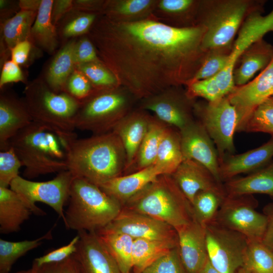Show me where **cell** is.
<instances>
[{
  "label": "cell",
  "mask_w": 273,
  "mask_h": 273,
  "mask_svg": "<svg viewBox=\"0 0 273 273\" xmlns=\"http://www.w3.org/2000/svg\"><path fill=\"white\" fill-rule=\"evenodd\" d=\"M205 29L167 25L153 16L119 22L99 15L88 37L120 86L142 100L193 78L206 52Z\"/></svg>",
  "instance_id": "6da1fadb"
},
{
  "label": "cell",
  "mask_w": 273,
  "mask_h": 273,
  "mask_svg": "<svg viewBox=\"0 0 273 273\" xmlns=\"http://www.w3.org/2000/svg\"><path fill=\"white\" fill-rule=\"evenodd\" d=\"M68 170L100 187L123 175L126 163L125 149L113 131L83 139L69 135L65 144Z\"/></svg>",
  "instance_id": "7a4b0ae2"
},
{
  "label": "cell",
  "mask_w": 273,
  "mask_h": 273,
  "mask_svg": "<svg viewBox=\"0 0 273 273\" xmlns=\"http://www.w3.org/2000/svg\"><path fill=\"white\" fill-rule=\"evenodd\" d=\"M67 132L32 121L9 142L24 167L25 178L68 170L65 142Z\"/></svg>",
  "instance_id": "3957f363"
},
{
  "label": "cell",
  "mask_w": 273,
  "mask_h": 273,
  "mask_svg": "<svg viewBox=\"0 0 273 273\" xmlns=\"http://www.w3.org/2000/svg\"><path fill=\"white\" fill-rule=\"evenodd\" d=\"M68 201L63 222L67 229L77 232H97L104 228L123 208L99 186L80 177L74 178Z\"/></svg>",
  "instance_id": "277c9868"
},
{
  "label": "cell",
  "mask_w": 273,
  "mask_h": 273,
  "mask_svg": "<svg viewBox=\"0 0 273 273\" xmlns=\"http://www.w3.org/2000/svg\"><path fill=\"white\" fill-rule=\"evenodd\" d=\"M123 208L150 216L175 229L194 220L191 203L168 174L159 175L130 199Z\"/></svg>",
  "instance_id": "5b68a950"
},
{
  "label": "cell",
  "mask_w": 273,
  "mask_h": 273,
  "mask_svg": "<svg viewBox=\"0 0 273 273\" xmlns=\"http://www.w3.org/2000/svg\"><path fill=\"white\" fill-rule=\"evenodd\" d=\"M252 4L246 0L200 1L197 24L205 29L202 40L203 51L231 49L244 18L258 6Z\"/></svg>",
  "instance_id": "8992f818"
},
{
  "label": "cell",
  "mask_w": 273,
  "mask_h": 273,
  "mask_svg": "<svg viewBox=\"0 0 273 273\" xmlns=\"http://www.w3.org/2000/svg\"><path fill=\"white\" fill-rule=\"evenodd\" d=\"M136 99L125 88L95 90L80 101L75 118L76 129L93 134L112 131L118 123L133 109Z\"/></svg>",
  "instance_id": "52a82bcc"
},
{
  "label": "cell",
  "mask_w": 273,
  "mask_h": 273,
  "mask_svg": "<svg viewBox=\"0 0 273 273\" xmlns=\"http://www.w3.org/2000/svg\"><path fill=\"white\" fill-rule=\"evenodd\" d=\"M24 101L33 122L57 132H73L80 102L68 94L56 93L44 80L36 79L24 90Z\"/></svg>",
  "instance_id": "ba28073f"
},
{
  "label": "cell",
  "mask_w": 273,
  "mask_h": 273,
  "mask_svg": "<svg viewBox=\"0 0 273 273\" xmlns=\"http://www.w3.org/2000/svg\"><path fill=\"white\" fill-rule=\"evenodd\" d=\"M75 177L68 170L58 173L53 179L34 181L20 176L11 182L10 189L18 194L32 213L43 216L47 213L38 207L36 202H42L52 207L64 221V207L68 201L70 188Z\"/></svg>",
  "instance_id": "9c48e42d"
},
{
  "label": "cell",
  "mask_w": 273,
  "mask_h": 273,
  "mask_svg": "<svg viewBox=\"0 0 273 273\" xmlns=\"http://www.w3.org/2000/svg\"><path fill=\"white\" fill-rule=\"evenodd\" d=\"M194 112L215 145L219 163L225 156L234 154L238 117L228 97L206 104L195 103Z\"/></svg>",
  "instance_id": "30bf717a"
},
{
  "label": "cell",
  "mask_w": 273,
  "mask_h": 273,
  "mask_svg": "<svg viewBox=\"0 0 273 273\" xmlns=\"http://www.w3.org/2000/svg\"><path fill=\"white\" fill-rule=\"evenodd\" d=\"M257 205L253 195H226L213 222L243 235L249 240H261L267 218L255 210Z\"/></svg>",
  "instance_id": "8fae6325"
},
{
  "label": "cell",
  "mask_w": 273,
  "mask_h": 273,
  "mask_svg": "<svg viewBox=\"0 0 273 273\" xmlns=\"http://www.w3.org/2000/svg\"><path fill=\"white\" fill-rule=\"evenodd\" d=\"M262 4L253 9L247 16L232 47L228 63L225 68L215 76L224 96L229 95L235 88L233 73L242 53L251 45L263 38L267 33L273 32V8L263 15Z\"/></svg>",
  "instance_id": "7c38bea8"
},
{
  "label": "cell",
  "mask_w": 273,
  "mask_h": 273,
  "mask_svg": "<svg viewBox=\"0 0 273 273\" xmlns=\"http://www.w3.org/2000/svg\"><path fill=\"white\" fill-rule=\"evenodd\" d=\"M208 260L220 273H237L243 266L249 240L214 222L205 228Z\"/></svg>",
  "instance_id": "4fadbf2b"
},
{
  "label": "cell",
  "mask_w": 273,
  "mask_h": 273,
  "mask_svg": "<svg viewBox=\"0 0 273 273\" xmlns=\"http://www.w3.org/2000/svg\"><path fill=\"white\" fill-rule=\"evenodd\" d=\"M180 87H171L142 100L139 108L153 112L164 123L180 130L195 120L194 99Z\"/></svg>",
  "instance_id": "5bb4252c"
},
{
  "label": "cell",
  "mask_w": 273,
  "mask_h": 273,
  "mask_svg": "<svg viewBox=\"0 0 273 273\" xmlns=\"http://www.w3.org/2000/svg\"><path fill=\"white\" fill-rule=\"evenodd\" d=\"M103 229L127 235L134 239L177 241L176 231L169 224L123 208L117 217Z\"/></svg>",
  "instance_id": "9a60e30c"
},
{
  "label": "cell",
  "mask_w": 273,
  "mask_h": 273,
  "mask_svg": "<svg viewBox=\"0 0 273 273\" xmlns=\"http://www.w3.org/2000/svg\"><path fill=\"white\" fill-rule=\"evenodd\" d=\"M273 95V57L254 79L247 84L235 87L228 96L238 114L236 132L241 128L254 110Z\"/></svg>",
  "instance_id": "2e32d148"
},
{
  "label": "cell",
  "mask_w": 273,
  "mask_h": 273,
  "mask_svg": "<svg viewBox=\"0 0 273 273\" xmlns=\"http://www.w3.org/2000/svg\"><path fill=\"white\" fill-rule=\"evenodd\" d=\"M179 131L184 160H193L201 163L222 182L216 148L200 122L195 120Z\"/></svg>",
  "instance_id": "e0dca14e"
},
{
  "label": "cell",
  "mask_w": 273,
  "mask_h": 273,
  "mask_svg": "<svg viewBox=\"0 0 273 273\" xmlns=\"http://www.w3.org/2000/svg\"><path fill=\"white\" fill-rule=\"evenodd\" d=\"M73 254L80 273H122L117 262L96 232L79 231Z\"/></svg>",
  "instance_id": "ac0fdd59"
},
{
  "label": "cell",
  "mask_w": 273,
  "mask_h": 273,
  "mask_svg": "<svg viewBox=\"0 0 273 273\" xmlns=\"http://www.w3.org/2000/svg\"><path fill=\"white\" fill-rule=\"evenodd\" d=\"M175 230L184 267L187 273H199L208 260L205 228L194 219Z\"/></svg>",
  "instance_id": "d6986e66"
},
{
  "label": "cell",
  "mask_w": 273,
  "mask_h": 273,
  "mask_svg": "<svg viewBox=\"0 0 273 273\" xmlns=\"http://www.w3.org/2000/svg\"><path fill=\"white\" fill-rule=\"evenodd\" d=\"M152 116L139 107L133 109L113 130L121 140L125 151L126 163L123 175L129 173L133 167Z\"/></svg>",
  "instance_id": "ffe728a7"
},
{
  "label": "cell",
  "mask_w": 273,
  "mask_h": 273,
  "mask_svg": "<svg viewBox=\"0 0 273 273\" xmlns=\"http://www.w3.org/2000/svg\"><path fill=\"white\" fill-rule=\"evenodd\" d=\"M171 176L191 204L195 195L202 191L226 193L223 183L203 165L193 160H183Z\"/></svg>",
  "instance_id": "44dd1931"
},
{
  "label": "cell",
  "mask_w": 273,
  "mask_h": 273,
  "mask_svg": "<svg viewBox=\"0 0 273 273\" xmlns=\"http://www.w3.org/2000/svg\"><path fill=\"white\" fill-rule=\"evenodd\" d=\"M273 157V136L261 146L239 154L225 156L219 163V173L224 183L244 173L253 172L269 164Z\"/></svg>",
  "instance_id": "7402d4cb"
},
{
  "label": "cell",
  "mask_w": 273,
  "mask_h": 273,
  "mask_svg": "<svg viewBox=\"0 0 273 273\" xmlns=\"http://www.w3.org/2000/svg\"><path fill=\"white\" fill-rule=\"evenodd\" d=\"M23 100L3 93L0 96V149L9 148V142L32 122Z\"/></svg>",
  "instance_id": "603a6c76"
},
{
  "label": "cell",
  "mask_w": 273,
  "mask_h": 273,
  "mask_svg": "<svg viewBox=\"0 0 273 273\" xmlns=\"http://www.w3.org/2000/svg\"><path fill=\"white\" fill-rule=\"evenodd\" d=\"M162 175L152 165L140 170L113 178L99 187L123 206L147 185Z\"/></svg>",
  "instance_id": "cb8c5ba5"
},
{
  "label": "cell",
  "mask_w": 273,
  "mask_h": 273,
  "mask_svg": "<svg viewBox=\"0 0 273 273\" xmlns=\"http://www.w3.org/2000/svg\"><path fill=\"white\" fill-rule=\"evenodd\" d=\"M272 57L273 45L263 38L251 45L242 53L238 61H240L239 65L234 69L235 86L248 83L257 72L262 71L269 64Z\"/></svg>",
  "instance_id": "d4e9b609"
},
{
  "label": "cell",
  "mask_w": 273,
  "mask_h": 273,
  "mask_svg": "<svg viewBox=\"0 0 273 273\" xmlns=\"http://www.w3.org/2000/svg\"><path fill=\"white\" fill-rule=\"evenodd\" d=\"M37 12L20 10L12 17L1 22V63L10 57L12 49L18 43L30 39V31Z\"/></svg>",
  "instance_id": "484cf974"
},
{
  "label": "cell",
  "mask_w": 273,
  "mask_h": 273,
  "mask_svg": "<svg viewBox=\"0 0 273 273\" xmlns=\"http://www.w3.org/2000/svg\"><path fill=\"white\" fill-rule=\"evenodd\" d=\"M32 211L16 192L0 187V233L8 234L19 231L29 219Z\"/></svg>",
  "instance_id": "4316f807"
},
{
  "label": "cell",
  "mask_w": 273,
  "mask_h": 273,
  "mask_svg": "<svg viewBox=\"0 0 273 273\" xmlns=\"http://www.w3.org/2000/svg\"><path fill=\"white\" fill-rule=\"evenodd\" d=\"M223 186L228 195L262 194L268 195L273 200V161L246 176L225 181Z\"/></svg>",
  "instance_id": "83f0119b"
},
{
  "label": "cell",
  "mask_w": 273,
  "mask_h": 273,
  "mask_svg": "<svg viewBox=\"0 0 273 273\" xmlns=\"http://www.w3.org/2000/svg\"><path fill=\"white\" fill-rule=\"evenodd\" d=\"M200 2L195 0H158L153 16L165 24L177 27L197 24Z\"/></svg>",
  "instance_id": "f1b7e54d"
},
{
  "label": "cell",
  "mask_w": 273,
  "mask_h": 273,
  "mask_svg": "<svg viewBox=\"0 0 273 273\" xmlns=\"http://www.w3.org/2000/svg\"><path fill=\"white\" fill-rule=\"evenodd\" d=\"M158 0H105L101 15L119 22L138 21L150 18Z\"/></svg>",
  "instance_id": "f546056e"
},
{
  "label": "cell",
  "mask_w": 273,
  "mask_h": 273,
  "mask_svg": "<svg viewBox=\"0 0 273 273\" xmlns=\"http://www.w3.org/2000/svg\"><path fill=\"white\" fill-rule=\"evenodd\" d=\"M53 2V0H41L30 35L33 44L50 54L54 53L59 43L57 28L51 18Z\"/></svg>",
  "instance_id": "4dcf8cb0"
},
{
  "label": "cell",
  "mask_w": 273,
  "mask_h": 273,
  "mask_svg": "<svg viewBox=\"0 0 273 273\" xmlns=\"http://www.w3.org/2000/svg\"><path fill=\"white\" fill-rule=\"evenodd\" d=\"M76 41V39H71L65 42L48 69L44 80L56 93L64 92L66 82L75 69L74 50Z\"/></svg>",
  "instance_id": "1f68e13d"
},
{
  "label": "cell",
  "mask_w": 273,
  "mask_h": 273,
  "mask_svg": "<svg viewBox=\"0 0 273 273\" xmlns=\"http://www.w3.org/2000/svg\"><path fill=\"white\" fill-rule=\"evenodd\" d=\"M179 131L167 125L154 163L161 174H172L183 161Z\"/></svg>",
  "instance_id": "d6a6232c"
},
{
  "label": "cell",
  "mask_w": 273,
  "mask_h": 273,
  "mask_svg": "<svg viewBox=\"0 0 273 273\" xmlns=\"http://www.w3.org/2000/svg\"><path fill=\"white\" fill-rule=\"evenodd\" d=\"M177 241L134 239L132 247V271L140 273L156 260L177 247Z\"/></svg>",
  "instance_id": "836d02e7"
},
{
  "label": "cell",
  "mask_w": 273,
  "mask_h": 273,
  "mask_svg": "<svg viewBox=\"0 0 273 273\" xmlns=\"http://www.w3.org/2000/svg\"><path fill=\"white\" fill-rule=\"evenodd\" d=\"M97 233L117 262L122 273H131L134 239L121 233L102 229Z\"/></svg>",
  "instance_id": "e575fe53"
},
{
  "label": "cell",
  "mask_w": 273,
  "mask_h": 273,
  "mask_svg": "<svg viewBox=\"0 0 273 273\" xmlns=\"http://www.w3.org/2000/svg\"><path fill=\"white\" fill-rule=\"evenodd\" d=\"M167 126L155 116H152L147 133L129 173L154 164L161 140Z\"/></svg>",
  "instance_id": "d590c367"
},
{
  "label": "cell",
  "mask_w": 273,
  "mask_h": 273,
  "mask_svg": "<svg viewBox=\"0 0 273 273\" xmlns=\"http://www.w3.org/2000/svg\"><path fill=\"white\" fill-rule=\"evenodd\" d=\"M51 229L43 236L32 240L12 242L0 239V273H10L13 265L21 257L39 247L45 240L52 239Z\"/></svg>",
  "instance_id": "8d00e7d4"
},
{
  "label": "cell",
  "mask_w": 273,
  "mask_h": 273,
  "mask_svg": "<svg viewBox=\"0 0 273 273\" xmlns=\"http://www.w3.org/2000/svg\"><path fill=\"white\" fill-rule=\"evenodd\" d=\"M226 195L212 190L198 192L191 204L194 219L205 228L213 222Z\"/></svg>",
  "instance_id": "74e56055"
},
{
  "label": "cell",
  "mask_w": 273,
  "mask_h": 273,
  "mask_svg": "<svg viewBox=\"0 0 273 273\" xmlns=\"http://www.w3.org/2000/svg\"><path fill=\"white\" fill-rule=\"evenodd\" d=\"M99 15L72 10L57 27L59 37L71 39L87 34Z\"/></svg>",
  "instance_id": "f35d334b"
},
{
  "label": "cell",
  "mask_w": 273,
  "mask_h": 273,
  "mask_svg": "<svg viewBox=\"0 0 273 273\" xmlns=\"http://www.w3.org/2000/svg\"><path fill=\"white\" fill-rule=\"evenodd\" d=\"M242 267L254 273H273V251L261 240H249Z\"/></svg>",
  "instance_id": "ab89813d"
},
{
  "label": "cell",
  "mask_w": 273,
  "mask_h": 273,
  "mask_svg": "<svg viewBox=\"0 0 273 273\" xmlns=\"http://www.w3.org/2000/svg\"><path fill=\"white\" fill-rule=\"evenodd\" d=\"M264 132L273 136V95L258 105L240 132Z\"/></svg>",
  "instance_id": "60d3db41"
},
{
  "label": "cell",
  "mask_w": 273,
  "mask_h": 273,
  "mask_svg": "<svg viewBox=\"0 0 273 273\" xmlns=\"http://www.w3.org/2000/svg\"><path fill=\"white\" fill-rule=\"evenodd\" d=\"M75 69L87 77L95 90L120 86L114 75L102 62L76 65Z\"/></svg>",
  "instance_id": "b9f144b4"
},
{
  "label": "cell",
  "mask_w": 273,
  "mask_h": 273,
  "mask_svg": "<svg viewBox=\"0 0 273 273\" xmlns=\"http://www.w3.org/2000/svg\"><path fill=\"white\" fill-rule=\"evenodd\" d=\"M231 50H216L207 52L198 70L189 82L216 76L226 66Z\"/></svg>",
  "instance_id": "7bdbcfd3"
},
{
  "label": "cell",
  "mask_w": 273,
  "mask_h": 273,
  "mask_svg": "<svg viewBox=\"0 0 273 273\" xmlns=\"http://www.w3.org/2000/svg\"><path fill=\"white\" fill-rule=\"evenodd\" d=\"M186 93L191 99L200 97L212 102L225 97L222 94L215 77L190 81L186 84Z\"/></svg>",
  "instance_id": "ee69618b"
},
{
  "label": "cell",
  "mask_w": 273,
  "mask_h": 273,
  "mask_svg": "<svg viewBox=\"0 0 273 273\" xmlns=\"http://www.w3.org/2000/svg\"><path fill=\"white\" fill-rule=\"evenodd\" d=\"M22 163L13 149L0 152V187L8 188L11 182L19 176Z\"/></svg>",
  "instance_id": "f6af8a7d"
},
{
  "label": "cell",
  "mask_w": 273,
  "mask_h": 273,
  "mask_svg": "<svg viewBox=\"0 0 273 273\" xmlns=\"http://www.w3.org/2000/svg\"><path fill=\"white\" fill-rule=\"evenodd\" d=\"M140 273H187L179 255L178 247L161 257Z\"/></svg>",
  "instance_id": "bcb514c9"
},
{
  "label": "cell",
  "mask_w": 273,
  "mask_h": 273,
  "mask_svg": "<svg viewBox=\"0 0 273 273\" xmlns=\"http://www.w3.org/2000/svg\"><path fill=\"white\" fill-rule=\"evenodd\" d=\"M95 90L87 77L75 69L66 82L64 92L80 102L89 96Z\"/></svg>",
  "instance_id": "7dc6e473"
},
{
  "label": "cell",
  "mask_w": 273,
  "mask_h": 273,
  "mask_svg": "<svg viewBox=\"0 0 273 273\" xmlns=\"http://www.w3.org/2000/svg\"><path fill=\"white\" fill-rule=\"evenodd\" d=\"M74 57L75 66L93 62H102L94 43L87 35L83 36L79 40H76Z\"/></svg>",
  "instance_id": "c3c4849f"
},
{
  "label": "cell",
  "mask_w": 273,
  "mask_h": 273,
  "mask_svg": "<svg viewBox=\"0 0 273 273\" xmlns=\"http://www.w3.org/2000/svg\"><path fill=\"white\" fill-rule=\"evenodd\" d=\"M79 239V237L77 234L67 245L35 258L33 262L37 265H41L47 263L61 262L67 259L76 252Z\"/></svg>",
  "instance_id": "681fc988"
},
{
  "label": "cell",
  "mask_w": 273,
  "mask_h": 273,
  "mask_svg": "<svg viewBox=\"0 0 273 273\" xmlns=\"http://www.w3.org/2000/svg\"><path fill=\"white\" fill-rule=\"evenodd\" d=\"M31 273H80L73 255L59 262L37 265L33 262Z\"/></svg>",
  "instance_id": "f907efd6"
},
{
  "label": "cell",
  "mask_w": 273,
  "mask_h": 273,
  "mask_svg": "<svg viewBox=\"0 0 273 273\" xmlns=\"http://www.w3.org/2000/svg\"><path fill=\"white\" fill-rule=\"evenodd\" d=\"M24 81V76L19 65L11 59L4 62L0 76L1 88L8 83Z\"/></svg>",
  "instance_id": "816d5d0a"
},
{
  "label": "cell",
  "mask_w": 273,
  "mask_h": 273,
  "mask_svg": "<svg viewBox=\"0 0 273 273\" xmlns=\"http://www.w3.org/2000/svg\"><path fill=\"white\" fill-rule=\"evenodd\" d=\"M33 44L31 41L28 39L16 44L11 50V60L19 66L26 63L30 56Z\"/></svg>",
  "instance_id": "f5cc1de1"
},
{
  "label": "cell",
  "mask_w": 273,
  "mask_h": 273,
  "mask_svg": "<svg viewBox=\"0 0 273 273\" xmlns=\"http://www.w3.org/2000/svg\"><path fill=\"white\" fill-rule=\"evenodd\" d=\"M73 10V0L54 1L51 13L53 24L57 27L61 20Z\"/></svg>",
  "instance_id": "db71d44e"
},
{
  "label": "cell",
  "mask_w": 273,
  "mask_h": 273,
  "mask_svg": "<svg viewBox=\"0 0 273 273\" xmlns=\"http://www.w3.org/2000/svg\"><path fill=\"white\" fill-rule=\"evenodd\" d=\"M105 0H73V10L101 15Z\"/></svg>",
  "instance_id": "11a10c76"
},
{
  "label": "cell",
  "mask_w": 273,
  "mask_h": 273,
  "mask_svg": "<svg viewBox=\"0 0 273 273\" xmlns=\"http://www.w3.org/2000/svg\"><path fill=\"white\" fill-rule=\"evenodd\" d=\"M263 214L266 216L267 224L261 241L273 251V202L264 207Z\"/></svg>",
  "instance_id": "9f6ffc18"
},
{
  "label": "cell",
  "mask_w": 273,
  "mask_h": 273,
  "mask_svg": "<svg viewBox=\"0 0 273 273\" xmlns=\"http://www.w3.org/2000/svg\"><path fill=\"white\" fill-rule=\"evenodd\" d=\"M12 2L6 0L0 1V9H1V18L2 21L11 17L10 14H12L13 12H15V9H14Z\"/></svg>",
  "instance_id": "6f0895ef"
},
{
  "label": "cell",
  "mask_w": 273,
  "mask_h": 273,
  "mask_svg": "<svg viewBox=\"0 0 273 273\" xmlns=\"http://www.w3.org/2000/svg\"><path fill=\"white\" fill-rule=\"evenodd\" d=\"M41 0H20L18 5L21 10L38 12Z\"/></svg>",
  "instance_id": "680465c9"
},
{
  "label": "cell",
  "mask_w": 273,
  "mask_h": 273,
  "mask_svg": "<svg viewBox=\"0 0 273 273\" xmlns=\"http://www.w3.org/2000/svg\"><path fill=\"white\" fill-rule=\"evenodd\" d=\"M199 273H220L210 263L208 258Z\"/></svg>",
  "instance_id": "91938a15"
},
{
  "label": "cell",
  "mask_w": 273,
  "mask_h": 273,
  "mask_svg": "<svg viewBox=\"0 0 273 273\" xmlns=\"http://www.w3.org/2000/svg\"><path fill=\"white\" fill-rule=\"evenodd\" d=\"M237 273H254L250 270L245 269L244 267H241L239 269Z\"/></svg>",
  "instance_id": "94428289"
},
{
  "label": "cell",
  "mask_w": 273,
  "mask_h": 273,
  "mask_svg": "<svg viewBox=\"0 0 273 273\" xmlns=\"http://www.w3.org/2000/svg\"><path fill=\"white\" fill-rule=\"evenodd\" d=\"M15 273H31V268L27 270H22L18 271Z\"/></svg>",
  "instance_id": "6125c7cd"
}]
</instances>
